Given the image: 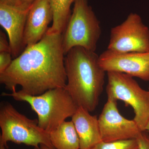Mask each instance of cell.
<instances>
[{
	"mask_svg": "<svg viewBox=\"0 0 149 149\" xmlns=\"http://www.w3.org/2000/svg\"><path fill=\"white\" fill-rule=\"evenodd\" d=\"M0 4L13 7H20L19 0H0Z\"/></svg>",
	"mask_w": 149,
	"mask_h": 149,
	"instance_id": "obj_19",
	"label": "cell"
},
{
	"mask_svg": "<svg viewBox=\"0 0 149 149\" xmlns=\"http://www.w3.org/2000/svg\"><path fill=\"white\" fill-rule=\"evenodd\" d=\"M0 128V143L6 147L8 142H12L34 148L44 145L55 149L51 143L49 134L40 128L37 119L26 117L8 103L1 106Z\"/></svg>",
	"mask_w": 149,
	"mask_h": 149,
	"instance_id": "obj_4",
	"label": "cell"
},
{
	"mask_svg": "<svg viewBox=\"0 0 149 149\" xmlns=\"http://www.w3.org/2000/svg\"><path fill=\"white\" fill-rule=\"evenodd\" d=\"M35 1V0H19L20 7L25 9H29Z\"/></svg>",
	"mask_w": 149,
	"mask_h": 149,
	"instance_id": "obj_20",
	"label": "cell"
},
{
	"mask_svg": "<svg viewBox=\"0 0 149 149\" xmlns=\"http://www.w3.org/2000/svg\"><path fill=\"white\" fill-rule=\"evenodd\" d=\"M12 55L10 52H0V74L8 68L12 62Z\"/></svg>",
	"mask_w": 149,
	"mask_h": 149,
	"instance_id": "obj_16",
	"label": "cell"
},
{
	"mask_svg": "<svg viewBox=\"0 0 149 149\" xmlns=\"http://www.w3.org/2000/svg\"><path fill=\"white\" fill-rule=\"evenodd\" d=\"M117 101L111 97L107 100L98 117L102 141L113 142L136 139L141 131L134 120H129L120 114Z\"/></svg>",
	"mask_w": 149,
	"mask_h": 149,
	"instance_id": "obj_8",
	"label": "cell"
},
{
	"mask_svg": "<svg viewBox=\"0 0 149 149\" xmlns=\"http://www.w3.org/2000/svg\"><path fill=\"white\" fill-rule=\"evenodd\" d=\"M107 97L125 102L134 111L133 120L140 130L145 131L149 120V90L143 89L133 77L122 72H108Z\"/></svg>",
	"mask_w": 149,
	"mask_h": 149,
	"instance_id": "obj_6",
	"label": "cell"
},
{
	"mask_svg": "<svg viewBox=\"0 0 149 149\" xmlns=\"http://www.w3.org/2000/svg\"><path fill=\"white\" fill-rule=\"evenodd\" d=\"M53 20L51 0H35L29 8L25 31L26 47L38 42L45 35L48 26Z\"/></svg>",
	"mask_w": 149,
	"mask_h": 149,
	"instance_id": "obj_11",
	"label": "cell"
},
{
	"mask_svg": "<svg viewBox=\"0 0 149 149\" xmlns=\"http://www.w3.org/2000/svg\"><path fill=\"white\" fill-rule=\"evenodd\" d=\"M99 62L106 72H122L149 81V52H118L107 49L99 56Z\"/></svg>",
	"mask_w": 149,
	"mask_h": 149,
	"instance_id": "obj_9",
	"label": "cell"
},
{
	"mask_svg": "<svg viewBox=\"0 0 149 149\" xmlns=\"http://www.w3.org/2000/svg\"><path fill=\"white\" fill-rule=\"evenodd\" d=\"M0 149H8L7 147L6 146L3 144L0 143Z\"/></svg>",
	"mask_w": 149,
	"mask_h": 149,
	"instance_id": "obj_22",
	"label": "cell"
},
{
	"mask_svg": "<svg viewBox=\"0 0 149 149\" xmlns=\"http://www.w3.org/2000/svg\"><path fill=\"white\" fill-rule=\"evenodd\" d=\"M76 0H51L53 12L52 27L48 29L49 33L62 34L66 29L71 16L70 6Z\"/></svg>",
	"mask_w": 149,
	"mask_h": 149,
	"instance_id": "obj_14",
	"label": "cell"
},
{
	"mask_svg": "<svg viewBox=\"0 0 149 149\" xmlns=\"http://www.w3.org/2000/svg\"><path fill=\"white\" fill-rule=\"evenodd\" d=\"M63 34L49 33L26 47L0 74V82L11 92L17 85L27 95H39L51 89L65 88L67 83Z\"/></svg>",
	"mask_w": 149,
	"mask_h": 149,
	"instance_id": "obj_1",
	"label": "cell"
},
{
	"mask_svg": "<svg viewBox=\"0 0 149 149\" xmlns=\"http://www.w3.org/2000/svg\"><path fill=\"white\" fill-rule=\"evenodd\" d=\"M29 9L0 4V24L8 35L11 53L14 58L26 47L24 31Z\"/></svg>",
	"mask_w": 149,
	"mask_h": 149,
	"instance_id": "obj_10",
	"label": "cell"
},
{
	"mask_svg": "<svg viewBox=\"0 0 149 149\" xmlns=\"http://www.w3.org/2000/svg\"><path fill=\"white\" fill-rule=\"evenodd\" d=\"M11 52V49L9 42L8 41L5 34L4 33V32L1 31L0 32V52Z\"/></svg>",
	"mask_w": 149,
	"mask_h": 149,
	"instance_id": "obj_18",
	"label": "cell"
},
{
	"mask_svg": "<svg viewBox=\"0 0 149 149\" xmlns=\"http://www.w3.org/2000/svg\"><path fill=\"white\" fill-rule=\"evenodd\" d=\"M33 149H53L51 148H49V147L45 145H41L40 146L37 147V148H34Z\"/></svg>",
	"mask_w": 149,
	"mask_h": 149,
	"instance_id": "obj_21",
	"label": "cell"
},
{
	"mask_svg": "<svg viewBox=\"0 0 149 149\" xmlns=\"http://www.w3.org/2000/svg\"></svg>",
	"mask_w": 149,
	"mask_h": 149,
	"instance_id": "obj_24",
	"label": "cell"
},
{
	"mask_svg": "<svg viewBox=\"0 0 149 149\" xmlns=\"http://www.w3.org/2000/svg\"><path fill=\"white\" fill-rule=\"evenodd\" d=\"M49 134L55 149H80L79 137L72 120L65 121Z\"/></svg>",
	"mask_w": 149,
	"mask_h": 149,
	"instance_id": "obj_13",
	"label": "cell"
},
{
	"mask_svg": "<svg viewBox=\"0 0 149 149\" xmlns=\"http://www.w3.org/2000/svg\"><path fill=\"white\" fill-rule=\"evenodd\" d=\"M107 49L118 52H149V29L140 15L130 13L121 24L111 28Z\"/></svg>",
	"mask_w": 149,
	"mask_h": 149,
	"instance_id": "obj_7",
	"label": "cell"
},
{
	"mask_svg": "<svg viewBox=\"0 0 149 149\" xmlns=\"http://www.w3.org/2000/svg\"><path fill=\"white\" fill-rule=\"evenodd\" d=\"M65 56V88L78 107L94 111L103 90L106 72L99 64V56L80 47L72 48Z\"/></svg>",
	"mask_w": 149,
	"mask_h": 149,
	"instance_id": "obj_2",
	"label": "cell"
},
{
	"mask_svg": "<svg viewBox=\"0 0 149 149\" xmlns=\"http://www.w3.org/2000/svg\"><path fill=\"white\" fill-rule=\"evenodd\" d=\"M139 149H149V136L146 131L141 132L136 139Z\"/></svg>",
	"mask_w": 149,
	"mask_h": 149,
	"instance_id": "obj_17",
	"label": "cell"
},
{
	"mask_svg": "<svg viewBox=\"0 0 149 149\" xmlns=\"http://www.w3.org/2000/svg\"><path fill=\"white\" fill-rule=\"evenodd\" d=\"M92 149H139L136 139L105 142L102 141Z\"/></svg>",
	"mask_w": 149,
	"mask_h": 149,
	"instance_id": "obj_15",
	"label": "cell"
},
{
	"mask_svg": "<svg viewBox=\"0 0 149 149\" xmlns=\"http://www.w3.org/2000/svg\"><path fill=\"white\" fill-rule=\"evenodd\" d=\"M101 33L100 21L88 0H76L66 29L62 34L65 55L76 47L95 52Z\"/></svg>",
	"mask_w": 149,
	"mask_h": 149,
	"instance_id": "obj_5",
	"label": "cell"
},
{
	"mask_svg": "<svg viewBox=\"0 0 149 149\" xmlns=\"http://www.w3.org/2000/svg\"><path fill=\"white\" fill-rule=\"evenodd\" d=\"M1 95L29 104L37 115L39 126L49 133L66 118L72 117L78 107L65 87L51 89L37 96L27 95L20 91L3 93Z\"/></svg>",
	"mask_w": 149,
	"mask_h": 149,
	"instance_id": "obj_3",
	"label": "cell"
},
{
	"mask_svg": "<svg viewBox=\"0 0 149 149\" xmlns=\"http://www.w3.org/2000/svg\"><path fill=\"white\" fill-rule=\"evenodd\" d=\"M72 121L80 140V149H92L102 141L96 115H92L84 108L78 107Z\"/></svg>",
	"mask_w": 149,
	"mask_h": 149,
	"instance_id": "obj_12",
	"label": "cell"
},
{
	"mask_svg": "<svg viewBox=\"0 0 149 149\" xmlns=\"http://www.w3.org/2000/svg\"><path fill=\"white\" fill-rule=\"evenodd\" d=\"M145 131H147V132H149V120L148 122V124H147L146 127Z\"/></svg>",
	"mask_w": 149,
	"mask_h": 149,
	"instance_id": "obj_23",
	"label": "cell"
}]
</instances>
